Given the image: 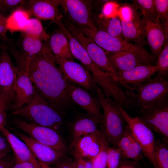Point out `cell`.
I'll use <instances>...</instances> for the list:
<instances>
[{"instance_id":"14","label":"cell","mask_w":168,"mask_h":168,"mask_svg":"<svg viewBox=\"0 0 168 168\" xmlns=\"http://www.w3.org/2000/svg\"><path fill=\"white\" fill-rule=\"evenodd\" d=\"M59 2V5L62 6L67 13L68 18L75 26L97 28L94 21V12L91 1L60 0Z\"/></svg>"},{"instance_id":"47","label":"cell","mask_w":168,"mask_h":168,"mask_svg":"<svg viewBox=\"0 0 168 168\" xmlns=\"http://www.w3.org/2000/svg\"><path fill=\"white\" fill-rule=\"evenodd\" d=\"M15 162L12 168H36L31 163L22 161L15 159Z\"/></svg>"},{"instance_id":"49","label":"cell","mask_w":168,"mask_h":168,"mask_svg":"<svg viewBox=\"0 0 168 168\" xmlns=\"http://www.w3.org/2000/svg\"><path fill=\"white\" fill-rule=\"evenodd\" d=\"M6 155V154L0 153V160L4 157Z\"/></svg>"},{"instance_id":"38","label":"cell","mask_w":168,"mask_h":168,"mask_svg":"<svg viewBox=\"0 0 168 168\" xmlns=\"http://www.w3.org/2000/svg\"><path fill=\"white\" fill-rule=\"evenodd\" d=\"M72 164L75 168H92L93 159L77 155H71Z\"/></svg>"},{"instance_id":"39","label":"cell","mask_w":168,"mask_h":168,"mask_svg":"<svg viewBox=\"0 0 168 168\" xmlns=\"http://www.w3.org/2000/svg\"><path fill=\"white\" fill-rule=\"evenodd\" d=\"M109 145L105 147L92 161V168H106L107 150Z\"/></svg>"},{"instance_id":"37","label":"cell","mask_w":168,"mask_h":168,"mask_svg":"<svg viewBox=\"0 0 168 168\" xmlns=\"http://www.w3.org/2000/svg\"><path fill=\"white\" fill-rule=\"evenodd\" d=\"M133 140L130 130L126 124L117 144L116 147L120 148L122 152L127 150L130 146Z\"/></svg>"},{"instance_id":"48","label":"cell","mask_w":168,"mask_h":168,"mask_svg":"<svg viewBox=\"0 0 168 168\" xmlns=\"http://www.w3.org/2000/svg\"><path fill=\"white\" fill-rule=\"evenodd\" d=\"M38 161L40 165L41 168H52L51 166H47L40 161Z\"/></svg>"},{"instance_id":"17","label":"cell","mask_w":168,"mask_h":168,"mask_svg":"<svg viewBox=\"0 0 168 168\" xmlns=\"http://www.w3.org/2000/svg\"><path fill=\"white\" fill-rule=\"evenodd\" d=\"M69 96L73 102L80 106L87 114L101 123L103 118L100 110L99 100L97 95H94L86 89L70 82Z\"/></svg>"},{"instance_id":"35","label":"cell","mask_w":168,"mask_h":168,"mask_svg":"<svg viewBox=\"0 0 168 168\" xmlns=\"http://www.w3.org/2000/svg\"><path fill=\"white\" fill-rule=\"evenodd\" d=\"M156 16L162 24L168 21V0H153Z\"/></svg>"},{"instance_id":"20","label":"cell","mask_w":168,"mask_h":168,"mask_svg":"<svg viewBox=\"0 0 168 168\" xmlns=\"http://www.w3.org/2000/svg\"><path fill=\"white\" fill-rule=\"evenodd\" d=\"M134 7L133 13L130 18L120 19L123 39L127 42H134L135 44L143 47L148 44L141 23V14Z\"/></svg>"},{"instance_id":"25","label":"cell","mask_w":168,"mask_h":168,"mask_svg":"<svg viewBox=\"0 0 168 168\" xmlns=\"http://www.w3.org/2000/svg\"><path fill=\"white\" fill-rule=\"evenodd\" d=\"M46 41L22 33L19 41V50L29 60L42 52Z\"/></svg>"},{"instance_id":"3","label":"cell","mask_w":168,"mask_h":168,"mask_svg":"<svg viewBox=\"0 0 168 168\" xmlns=\"http://www.w3.org/2000/svg\"><path fill=\"white\" fill-rule=\"evenodd\" d=\"M96 94L103 111L100 128L109 145L116 147L126 125L125 119L114 100L106 97L100 88L97 87Z\"/></svg>"},{"instance_id":"45","label":"cell","mask_w":168,"mask_h":168,"mask_svg":"<svg viewBox=\"0 0 168 168\" xmlns=\"http://www.w3.org/2000/svg\"><path fill=\"white\" fill-rule=\"evenodd\" d=\"M12 149L8 141L0 136V153L7 154Z\"/></svg>"},{"instance_id":"28","label":"cell","mask_w":168,"mask_h":168,"mask_svg":"<svg viewBox=\"0 0 168 168\" xmlns=\"http://www.w3.org/2000/svg\"><path fill=\"white\" fill-rule=\"evenodd\" d=\"M22 32L44 41H48L50 37L40 20L36 18H30Z\"/></svg>"},{"instance_id":"31","label":"cell","mask_w":168,"mask_h":168,"mask_svg":"<svg viewBox=\"0 0 168 168\" xmlns=\"http://www.w3.org/2000/svg\"><path fill=\"white\" fill-rule=\"evenodd\" d=\"M144 156L141 146L134 139L129 148L121 153V159L135 161H139Z\"/></svg>"},{"instance_id":"33","label":"cell","mask_w":168,"mask_h":168,"mask_svg":"<svg viewBox=\"0 0 168 168\" xmlns=\"http://www.w3.org/2000/svg\"><path fill=\"white\" fill-rule=\"evenodd\" d=\"M25 0H0V13L8 16L16 10L23 7Z\"/></svg>"},{"instance_id":"22","label":"cell","mask_w":168,"mask_h":168,"mask_svg":"<svg viewBox=\"0 0 168 168\" xmlns=\"http://www.w3.org/2000/svg\"><path fill=\"white\" fill-rule=\"evenodd\" d=\"M0 131L6 137L10 144L14 152L15 159L30 162L36 168H41L38 161L32 154L25 142L10 132L5 126L0 127Z\"/></svg>"},{"instance_id":"18","label":"cell","mask_w":168,"mask_h":168,"mask_svg":"<svg viewBox=\"0 0 168 168\" xmlns=\"http://www.w3.org/2000/svg\"><path fill=\"white\" fill-rule=\"evenodd\" d=\"M59 0H27L22 7L30 15L43 20L56 23L62 20L63 15L58 9Z\"/></svg>"},{"instance_id":"26","label":"cell","mask_w":168,"mask_h":168,"mask_svg":"<svg viewBox=\"0 0 168 168\" xmlns=\"http://www.w3.org/2000/svg\"><path fill=\"white\" fill-rule=\"evenodd\" d=\"M93 19L98 29L112 36L123 39L121 22L119 17L107 18L100 14H97L94 13Z\"/></svg>"},{"instance_id":"24","label":"cell","mask_w":168,"mask_h":168,"mask_svg":"<svg viewBox=\"0 0 168 168\" xmlns=\"http://www.w3.org/2000/svg\"><path fill=\"white\" fill-rule=\"evenodd\" d=\"M48 44L55 58L71 60L75 59L71 53L68 40L59 28L50 35Z\"/></svg>"},{"instance_id":"4","label":"cell","mask_w":168,"mask_h":168,"mask_svg":"<svg viewBox=\"0 0 168 168\" xmlns=\"http://www.w3.org/2000/svg\"><path fill=\"white\" fill-rule=\"evenodd\" d=\"M8 51L15 60L17 72L16 87L11 104L12 108L15 110L30 103L37 90L27 72V59L15 45L10 47Z\"/></svg>"},{"instance_id":"16","label":"cell","mask_w":168,"mask_h":168,"mask_svg":"<svg viewBox=\"0 0 168 168\" xmlns=\"http://www.w3.org/2000/svg\"><path fill=\"white\" fill-rule=\"evenodd\" d=\"M158 68L156 65L143 64L127 71L116 72L113 77L133 98L135 95L134 88L151 79L157 72Z\"/></svg>"},{"instance_id":"15","label":"cell","mask_w":168,"mask_h":168,"mask_svg":"<svg viewBox=\"0 0 168 168\" xmlns=\"http://www.w3.org/2000/svg\"><path fill=\"white\" fill-rule=\"evenodd\" d=\"M109 145L100 128L98 131L70 142L69 153L93 159L107 145Z\"/></svg>"},{"instance_id":"7","label":"cell","mask_w":168,"mask_h":168,"mask_svg":"<svg viewBox=\"0 0 168 168\" xmlns=\"http://www.w3.org/2000/svg\"><path fill=\"white\" fill-rule=\"evenodd\" d=\"M138 117L168 144V94L153 103Z\"/></svg>"},{"instance_id":"10","label":"cell","mask_w":168,"mask_h":168,"mask_svg":"<svg viewBox=\"0 0 168 168\" xmlns=\"http://www.w3.org/2000/svg\"><path fill=\"white\" fill-rule=\"evenodd\" d=\"M133 109L139 114L161 97L168 94V80H159L156 77L134 88Z\"/></svg>"},{"instance_id":"40","label":"cell","mask_w":168,"mask_h":168,"mask_svg":"<svg viewBox=\"0 0 168 168\" xmlns=\"http://www.w3.org/2000/svg\"><path fill=\"white\" fill-rule=\"evenodd\" d=\"M134 8L132 4H124L120 8L118 17L120 19L127 20L130 18L132 16Z\"/></svg>"},{"instance_id":"19","label":"cell","mask_w":168,"mask_h":168,"mask_svg":"<svg viewBox=\"0 0 168 168\" xmlns=\"http://www.w3.org/2000/svg\"><path fill=\"white\" fill-rule=\"evenodd\" d=\"M13 131L15 134L27 145L38 161L47 166H53L66 155L36 141L25 134L15 130Z\"/></svg>"},{"instance_id":"1","label":"cell","mask_w":168,"mask_h":168,"mask_svg":"<svg viewBox=\"0 0 168 168\" xmlns=\"http://www.w3.org/2000/svg\"><path fill=\"white\" fill-rule=\"evenodd\" d=\"M46 42L42 52L28 61L27 72L37 91L51 105L67 117L74 103L69 95L70 82L57 65Z\"/></svg>"},{"instance_id":"2","label":"cell","mask_w":168,"mask_h":168,"mask_svg":"<svg viewBox=\"0 0 168 168\" xmlns=\"http://www.w3.org/2000/svg\"><path fill=\"white\" fill-rule=\"evenodd\" d=\"M11 114L21 117L29 122L50 128L59 132L66 129L68 123L67 117L53 107L37 91L30 103L14 110Z\"/></svg>"},{"instance_id":"53","label":"cell","mask_w":168,"mask_h":168,"mask_svg":"<svg viewBox=\"0 0 168 168\" xmlns=\"http://www.w3.org/2000/svg\"><path fill=\"white\" fill-rule=\"evenodd\" d=\"M2 154H3V153H2Z\"/></svg>"},{"instance_id":"11","label":"cell","mask_w":168,"mask_h":168,"mask_svg":"<svg viewBox=\"0 0 168 168\" xmlns=\"http://www.w3.org/2000/svg\"><path fill=\"white\" fill-rule=\"evenodd\" d=\"M55 59L58 68L68 81L93 94H96L97 85L90 72L84 65L75 62L73 60L59 58H55Z\"/></svg>"},{"instance_id":"30","label":"cell","mask_w":168,"mask_h":168,"mask_svg":"<svg viewBox=\"0 0 168 168\" xmlns=\"http://www.w3.org/2000/svg\"><path fill=\"white\" fill-rule=\"evenodd\" d=\"M156 66L158 67L156 77L159 80H168V42L158 55Z\"/></svg>"},{"instance_id":"36","label":"cell","mask_w":168,"mask_h":168,"mask_svg":"<svg viewBox=\"0 0 168 168\" xmlns=\"http://www.w3.org/2000/svg\"><path fill=\"white\" fill-rule=\"evenodd\" d=\"M119 5L114 0H109L103 6L100 14L105 17H118Z\"/></svg>"},{"instance_id":"32","label":"cell","mask_w":168,"mask_h":168,"mask_svg":"<svg viewBox=\"0 0 168 168\" xmlns=\"http://www.w3.org/2000/svg\"><path fill=\"white\" fill-rule=\"evenodd\" d=\"M122 150L117 147L109 146L107 150L106 168H117L121 159Z\"/></svg>"},{"instance_id":"41","label":"cell","mask_w":168,"mask_h":168,"mask_svg":"<svg viewBox=\"0 0 168 168\" xmlns=\"http://www.w3.org/2000/svg\"><path fill=\"white\" fill-rule=\"evenodd\" d=\"M52 168H75L72 161V158L65 156L55 164L51 166Z\"/></svg>"},{"instance_id":"12","label":"cell","mask_w":168,"mask_h":168,"mask_svg":"<svg viewBox=\"0 0 168 168\" xmlns=\"http://www.w3.org/2000/svg\"><path fill=\"white\" fill-rule=\"evenodd\" d=\"M17 77L16 66L2 44L0 54V96L7 107L13 100Z\"/></svg>"},{"instance_id":"42","label":"cell","mask_w":168,"mask_h":168,"mask_svg":"<svg viewBox=\"0 0 168 168\" xmlns=\"http://www.w3.org/2000/svg\"><path fill=\"white\" fill-rule=\"evenodd\" d=\"M8 16L0 13V37L3 41L7 37V21Z\"/></svg>"},{"instance_id":"21","label":"cell","mask_w":168,"mask_h":168,"mask_svg":"<svg viewBox=\"0 0 168 168\" xmlns=\"http://www.w3.org/2000/svg\"><path fill=\"white\" fill-rule=\"evenodd\" d=\"M100 124L97 120L87 114L77 116L72 121L68 122L67 126L70 142L98 131Z\"/></svg>"},{"instance_id":"46","label":"cell","mask_w":168,"mask_h":168,"mask_svg":"<svg viewBox=\"0 0 168 168\" xmlns=\"http://www.w3.org/2000/svg\"><path fill=\"white\" fill-rule=\"evenodd\" d=\"M15 162L14 158L4 157L0 160V168H12Z\"/></svg>"},{"instance_id":"44","label":"cell","mask_w":168,"mask_h":168,"mask_svg":"<svg viewBox=\"0 0 168 168\" xmlns=\"http://www.w3.org/2000/svg\"><path fill=\"white\" fill-rule=\"evenodd\" d=\"M7 107L2 102L0 104V127L5 126L7 122L6 110Z\"/></svg>"},{"instance_id":"5","label":"cell","mask_w":168,"mask_h":168,"mask_svg":"<svg viewBox=\"0 0 168 168\" xmlns=\"http://www.w3.org/2000/svg\"><path fill=\"white\" fill-rule=\"evenodd\" d=\"M86 36L91 39L105 51L109 52L130 51L145 60L149 57V52L144 47L112 36L97 28L76 26Z\"/></svg>"},{"instance_id":"6","label":"cell","mask_w":168,"mask_h":168,"mask_svg":"<svg viewBox=\"0 0 168 168\" xmlns=\"http://www.w3.org/2000/svg\"><path fill=\"white\" fill-rule=\"evenodd\" d=\"M13 122L18 128L36 141L64 155L69 153V146L58 131L21 119H14Z\"/></svg>"},{"instance_id":"9","label":"cell","mask_w":168,"mask_h":168,"mask_svg":"<svg viewBox=\"0 0 168 168\" xmlns=\"http://www.w3.org/2000/svg\"><path fill=\"white\" fill-rule=\"evenodd\" d=\"M62 20L67 29L84 47L94 63L103 71L115 75L116 72L105 51L84 35L66 15H63Z\"/></svg>"},{"instance_id":"8","label":"cell","mask_w":168,"mask_h":168,"mask_svg":"<svg viewBox=\"0 0 168 168\" xmlns=\"http://www.w3.org/2000/svg\"><path fill=\"white\" fill-rule=\"evenodd\" d=\"M118 104L133 137L141 146L144 156L148 159L155 168H158L154 156L156 140L152 131L138 116H131Z\"/></svg>"},{"instance_id":"52","label":"cell","mask_w":168,"mask_h":168,"mask_svg":"<svg viewBox=\"0 0 168 168\" xmlns=\"http://www.w3.org/2000/svg\"><path fill=\"white\" fill-rule=\"evenodd\" d=\"M2 102H3V100H2V98L0 96V104Z\"/></svg>"},{"instance_id":"34","label":"cell","mask_w":168,"mask_h":168,"mask_svg":"<svg viewBox=\"0 0 168 168\" xmlns=\"http://www.w3.org/2000/svg\"><path fill=\"white\" fill-rule=\"evenodd\" d=\"M133 5L141 14L145 15H156L153 0H133Z\"/></svg>"},{"instance_id":"29","label":"cell","mask_w":168,"mask_h":168,"mask_svg":"<svg viewBox=\"0 0 168 168\" xmlns=\"http://www.w3.org/2000/svg\"><path fill=\"white\" fill-rule=\"evenodd\" d=\"M154 152L158 168H168V144L161 140H156Z\"/></svg>"},{"instance_id":"27","label":"cell","mask_w":168,"mask_h":168,"mask_svg":"<svg viewBox=\"0 0 168 168\" xmlns=\"http://www.w3.org/2000/svg\"><path fill=\"white\" fill-rule=\"evenodd\" d=\"M30 15L22 7L13 12L7 17V28L8 30L12 32H21L24 28Z\"/></svg>"},{"instance_id":"51","label":"cell","mask_w":168,"mask_h":168,"mask_svg":"<svg viewBox=\"0 0 168 168\" xmlns=\"http://www.w3.org/2000/svg\"><path fill=\"white\" fill-rule=\"evenodd\" d=\"M140 168H149L148 167L146 166H140Z\"/></svg>"},{"instance_id":"50","label":"cell","mask_w":168,"mask_h":168,"mask_svg":"<svg viewBox=\"0 0 168 168\" xmlns=\"http://www.w3.org/2000/svg\"><path fill=\"white\" fill-rule=\"evenodd\" d=\"M2 44L0 42V54L1 51L2 49Z\"/></svg>"},{"instance_id":"23","label":"cell","mask_w":168,"mask_h":168,"mask_svg":"<svg viewBox=\"0 0 168 168\" xmlns=\"http://www.w3.org/2000/svg\"><path fill=\"white\" fill-rule=\"evenodd\" d=\"M105 52L116 73L127 71L139 65H146L136 54L133 52Z\"/></svg>"},{"instance_id":"43","label":"cell","mask_w":168,"mask_h":168,"mask_svg":"<svg viewBox=\"0 0 168 168\" xmlns=\"http://www.w3.org/2000/svg\"><path fill=\"white\" fill-rule=\"evenodd\" d=\"M139 161L122 159L117 168H140Z\"/></svg>"},{"instance_id":"13","label":"cell","mask_w":168,"mask_h":168,"mask_svg":"<svg viewBox=\"0 0 168 168\" xmlns=\"http://www.w3.org/2000/svg\"><path fill=\"white\" fill-rule=\"evenodd\" d=\"M141 21L151 54L157 58L168 42L163 25L156 15L141 14Z\"/></svg>"}]
</instances>
